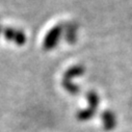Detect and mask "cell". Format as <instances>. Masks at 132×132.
I'll return each instance as SVG.
<instances>
[{"label": "cell", "mask_w": 132, "mask_h": 132, "mask_svg": "<svg viewBox=\"0 0 132 132\" xmlns=\"http://www.w3.org/2000/svg\"><path fill=\"white\" fill-rule=\"evenodd\" d=\"M68 27L67 31H65V40H67L70 44H73L76 42V27L73 24H67Z\"/></svg>", "instance_id": "obj_7"}, {"label": "cell", "mask_w": 132, "mask_h": 132, "mask_svg": "<svg viewBox=\"0 0 132 132\" xmlns=\"http://www.w3.org/2000/svg\"><path fill=\"white\" fill-rule=\"evenodd\" d=\"M95 113H96V109L87 107V108H85L83 110H79L77 112L76 117H77V119L79 121H88L95 116Z\"/></svg>", "instance_id": "obj_6"}, {"label": "cell", "mask_w": 132, "mask_h": 132, "mask_svg": "<svg viewBox=\"0 0 132 132\" xmlns=\"http://www.w3.org/2000/svg\"><path fill=\"white\" fill-rule=\"evenodd\" d=\"M62 25H55L45 37L43 47L45 50H51L54 47H56L61 34H62Z\"/></svg>", "instance_id": "obj_1"}, {"label": "cell", "mask_w": 132, "mask_h": 132, "mask_svg": "<svg viewBox=\"0 0 132 132\" xmlns=\"http://www.w3.org/2000/svg\"><path fill=\"white\" fill-rule=\"evenodd\" d=\"M2 30H3V29H2V28H1V26H0V32H1V31H2Z\"/></svg>", "instance_id": "obj_9"}, {"label": "cell", "mask_w": 132, "mask_h": 132, "mask_svg": "<svg viewBox=\"0 0 132 132\" xmlns=\"http://www.w3.org/2000/svg\"><path fill=\"white\" fill-rule=\"evenodd\" d=\"M62 85H63V87L67 89L71 95H77L79 93V87L76 84H74L71 80L63 79L62 80Z\"/></svg>", "instance_id": "obj_8"}, {"label": "cell", "mask_w": 132, "mask_h": 132, "mask_svg": "<svg viewBox=\"0 0 132 132\" xmlns=\"http://www.w3.org/2000/svg\"><path fill=\"white\" fill-rule=\"evenodd\" d=\"M86 98L88 101V107L93 108V109H97V107L99 106V103H100V97L98 96V94L94 90H89L86 94Z\"/></svg>", "instance_id": "obj_5"}, {"label": "cell", "mask_w": 132, "mask_h": 132, "mask_svg": "<svg viewBox=\"0 0 132 132\" xmlns=\"http://www.w3.org/2000/svg\"><path fill=\"white\" fill-rule=\"evenodd\" d=\"M101 118H102L103 127H104L105 130L110 131V130L114 129V127L117 125V121H116V117H114V114H113L112 111H110L108 109L107 110H104L103 113H102V116H101Z\"/></svg>", "instance_id": "obj_3"}, {"label": "cell", "mask_w": 132, "mask_h": 132, "mask_svg": "<svg viewBox=\"0 0 132 132\" xmlns=\"http://www.w3.org/2000/svg\"><path fill=\"white\" fill-rule=\"evenodd\" d=\"M84 67L82 65H74V67H71L70 69H68L63 74V79H68L71 80L75 77H78L82 74H84Z\"/></svg>", "instance_id": "obj_4"}, {"label": "cell", "mask_w": 132, "mask_h": 132, "mask_svg": "<svg viewBox=\"0 0 132 132\" xmlns=\"http://www.w3.org/2000/svg\"><path fill=\"white\" fill-rule=\"evenodd\" d=\"M3 36L7 41H13L18 46H23L26 43V36L23 31L14 29L11 27H6L2 30Z\"/></svg>", "instance_id": "obj_2"}]
</instances>
